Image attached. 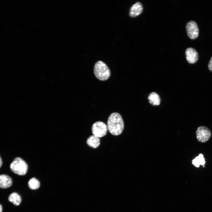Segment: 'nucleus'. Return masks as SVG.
<instances>
[{
    "mask_svg": "<svg viewBox=\"0 0 212 212\" xmlns=\"http://www.w3.org/2000/svg\"><path fill=\"white\" fill-rule=\"evenodd\" d=\"M186 29L188 36L191 39H194L198 37L199 29L195 21H191L188 22L186 25Z\"/></svg>",
    "mask_w": 212,
    "mask_h": 212,
    "instance_id": "nucleus-6",
    "label": "nucleus"
},
{
    "mask_svg": "<svg viewBox=\"0 0 212 212\" xmlns=\"http://www.w3.org/2000/svg\"><path fill=\"white\" fill-rule=\"evenodd\" d=\"M143 8L142 4L139 2L133 4L130 8V16L132 17H135L140 15L143 12Z\"/></svg>",
    "mask_w": 212,
    "mask_h": 212,
    "instance_id": "nucleus-8",
    "label": "nucleus"
},
{
    "mask_svg": "<svg viewBox=\"0 0 212 212\" xmlns=\"http://www.w3.org/2000/svg\"><path fill=\"white\" fill-rule=\"evenodd\" d=\"M10 168L15 173L20 175H23L26 173L28 166L25 161L19 157H16L11 163Z\"/></svg>",
    "mask_w": 212,
    "mask_h": 212,
    "instance_id": "nucleus-3",
    "label": "nucleus"
},
{
    "mask_svg": "<svg viewBox=\"0 0 212 212\" xmlns=\"http://www.w3.org/2000/svg\"><path fill=\"white\" fill-rule=\"evenodd\" d=\"M2 164V159L1 156H0V168L1 167Z\"/></svg>",
    "mask_w": 212,
    "mask_h": 212,
    "instance_id": "nucleus-16",
    "label": "nucleus"
},
{
    "mask_svg": "<svg viewBox=\"0 0 212 212\" xmlns=\"http://www.w3.org/2000/svg\"><path fill=\"white\" fill-rule=\"evenodd\" d=\"M28 185L31 189L36 190L39 188L40 183L37 179L35 178H32L29 181Z\"/></svg>",
    "mask_w": 212,
    "mask_h": 212,
    "instance_id": "nucleus-14",
    "label": "nucleus"
},
{
    "mask_svg": "<svg viewBox=\"0 0 212 212\" xmlns=\"http://www.w3.org/2000/svg\"><path fill=\"white\" fill-rule=\"evenodd\" d=\"M208 67L209 70L212 72V57L209 61Z\"/></svg>",
    "mask_w": 212,
    "mask_h": 212,
    "instance_id": "nucleus-15",
    "label": "nucleus"
},
{
    "mask_svg": "<svg viewBox=\"0 0 212 212\" xmlns=\"http://www.w3.org/2000/svg\"><path fill=\"white\" fill-rule=\"evenodd\" d=\"M211 135L210 129L205 126L198 127L196 131L197 140L200 142L204 143L208 141Z\"/></svg>",
    "mask_w": 212,
    "mask_h": 212,
    "instance_id": "nucleus-4",
    "label": "nucleus"
},
{
    "mask_svg": "<svg viewBox=\"0 0 212 212\" xmlns=\"http://www.w3.org/2000/svg\"><path fill=\"white\" fill-rule=\"evenodd\" d=\"M94 72L97 78L101 81L107 80L111 74L110 69L107 65L101 61H98L95 63Z\"/></svg>",
    "mask_w": 212,
    "mask_h": 212,
    "instance_id": "nucleus-2",
    "label": "nucleus"
},
{
    "mask_svg": "<svg viewBox=\"0 0 212 212\" xmlns=\"http://www.w3.org/2000/svg\"><path fill=\"white\" fill-rule=\"evenodd\" d=\"M193 164L197 167H199L200 165H203L205 163V161L203 155L202 154H200L192 160Z\"/></svg>",
    "mask_w": 212,
    "mask_h": 212,
    "instance_id": "nucleus-13",
    "label": "nucleus"
},
{
    "mask_svg": "<svg viewBox=\"0 0 212 212\" xmlns=\"http://www.w3.org/2000/svg\"><path fill=\"white\" fill-rule=\"evenodd\" d=\"M87 143L90 147L95 148H97L100 144L99 138L94 135L89 136L87 139Z\"/></svg>",
    "mask_w": 212,
    "mask_h": 212,
    "instance_id": "nucleus-10",
    "label": "nucleus"
},
{
    "mask_svg": "<svg viewBox=\"0 0 212 212\" xmlns=\"http://www.w3.org/2000/svg\"><path fill=\"white\" fill-rule=\"evenodd\" d=\"M107 126L112 135L117 136L121 134L124 128V123L120 115L116 112L111 114L108 118Z\"/></svg>",
    "mask_w": 212,
    "mask_h": 212,
    "instance_id": "nucleus-1",
    "label": "nucleus"
},
{
    "mask_svg": "<svg viewBox=\"0 0 212 212\" xmlns=\"http://www.w3.org/2000/svg\"><path fill=\"white\" fill-rule=\"evenodd\" d=\"M92 129L93 135L99 138L105 135L107 131L106 124L100 121L94 123L92 125Z\"/></svg>",
    "mask_w": 212,
    "mask_h": 212,
    "instance_id": "nucleus-5",
    "label": "nucleus"
},
{
    "mask_svg": "<svg viewBox=\"0 0 212 212\" xmlns=\"http://www.w3.org/2000/svg\"><path fill=\"white\" fill-rule=\"evenodd\" d=\"M148 100L149 102L154 106L158 105L160 103V97L155 92H153L149 94Z\"/></svg>",
    "mask_w": 212,
    "mask_h": 212,
    "instance_id": "nucleus-11",
    "label": "nucleus"
},
{
    "mask_svg": "<svg viewBox=\"0 0 212 212\" xmlns=\"http://www.w3.org/2000/svg\"><path fill=\"white\" fill-rule=\"evenodd\" d=\"M186 59L190 64H194L198 60V53L197 51L193 48H187L186 50Z\"/></svg>",
    "mask_w": 212,
    "mask_h": 212,
    "instance_id": "nucleus-7",
    "label": "nucleus"
},
{
    "mask_svg": "<svg viewBox=\"0 0 212 212\" xmlns=\"http://www.w3.org/2000/svg\"><path fill=\"white\" fill-rule=\"evenodd\" d=\"M8 200L14 205L17 206L20 204L21 198L20 196L18 193L16 192H13L9 196Z\"/></svg>",
    "mask_w": 212,
    "mask_h": 212,
    "instance_id": "nucleus-12",
    "label": "nucleus"
},
{
    "mask_svg": "<svg viewBox=\"0 0 212 212\" xmlns=\"http://www.w3.org/2000/svg\"><path fill=\"white\" fill-rule=\"evenodd\" d=\"M2 207L1 205L0 204V212H2Z\"/></svg>",
    "mask_w": 212,
    "mask_h": 212,
    "instance_id": "nucleus-17",
    "label": "nucleus"
},
{
    "mask_svg": "<svg viewBox=\"0 0 212 212\" xmlns=\"http://www.w3.org/2000/svg\"><path fill=\"white\" fill-rule=\"evenodd\" d=\"M12 183V179L9 176L5 174L0 175V188H8L11 186Z\"/></svg>",
    "mask_w": 212,
    "mask_h": 212,
    "instance_id": "nucleus-9",
    "label": "nucleus"
}]
</instances>
